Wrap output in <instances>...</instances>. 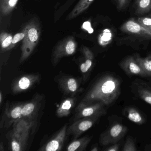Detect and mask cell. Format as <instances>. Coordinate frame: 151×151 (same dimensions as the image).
I'll list each match as a JSON object with an SVG mask.
<instances>
[{
	"mask_svg": "<svg viewBox=\"0 0 151 151\" xmlns=\"http://www.w3.org/2000/svg\"><path fill=\"white\" fill-rule=\"evenodd\" d=\"M120 92L119 79L111 75H106L95 82L81 101L87 103L101 102L105 106H108L118 98Z\"/></svg>",
	"mask_w": 151,
	"mask_h": 151,
	"instance_id": "cell-1",
	"label": "cell"
},
{
	"mask_svg": "<svg viewBox=\"0 0 151 151\" xmlns=\"http://www.w3.org/2000/svg\"><path fill=\"white\" fill-rule=\"evenodd\" d=\"M35 122L20 118L13 124L12 130L8 133L9 149L13 151H24L27 147L28 139Z\"/></svg>",
	"mask_w": 151,
	"mask_h": 151,
	"instance_id": "cell-2",
	"label": "cell"
},
{
	"mask_svg": "<svg viewBox=\"0 0 151 151\" xmlns=\"http://www.w3.org/2000/svg\"><path fill=\"white\" fill-rule=\"evenodd\" d=\"M23 29L25 36L21 47V63L27 60L33 52L39 41L41 33L40 24L36 18L30 21Z\"/></svg>",
	"mask_w": 151,
	"mask_h": 151,
	"instance_id": "cell-3",
	"label": "cell"
},
{
	"mask_svg": "<svg viewBox=\"0 0 151 151\" xmlns=\"http://www.w3.org/2000/svg\"><path fill=\"white\" fill-rule=\"evenodd\" d=\"M77 44L75 38L68 37L61 40L56 45L53 52L52 62L56 65L63 57L70 56L76 52Z\"/></svg>",
	"mask_w": 151,
	"mask_h": 151,
	"instance_id": "cell-4",
	"label": "cell"
},
{
	"mask_svg": "<svg viewBox=\"0 0 151 151\" xmlns=\"http://www.w3.org/2000/svg\"><path fill=\"white\" fill-rule=\"evenodd\" d=\"M105 106L101 102L87 103L81 101L76 109L74 121L84 117H100L106 112Z\"/></svg>",
	"mask_w": 151,
	"mask_h": 151,
	"instance_id": "cell-5",
	"label": "cell"
},
{
	"mask_svg": "<svg viewBox=\"0 0 151 151\" xmlns=\"http://www.w3.org/2000/svg\"><path fill=\"white\" fill-rule=\"evenodd\" d=\"M127 131V127L124 125L116 124L100 135V144L103 146L115 144L124 136Z\"/></svg>",
	"mask_w": 151,
	"mask_h": 151,
	"instance_id": "cell-6",
	"label": "cell"
},
{
	"mask_svg": "<svg viewBox=\"0 0 151 151\" xmlns=\"http://www.w3.org/2000/svg\"><path fill=\"white\" fill-rule=\"evenodd\" d=\"M99 118V116L84 117L76 120L68 128L67 134L71 135L75 139L78 138L91 128Z\"/></svg>",
	"mask_w": 151,
	"mask_h": 151,
	"instance_id": "cell-7",
	"label": "cell"
},
{
	"mask_svg": "<svg viewBox=\"0 0 151 151\" xmlns=\"http://www.w3.org/2000/svg\"><path fill=\"white\" fill-rule=\"evenodd\" d=\"M42 100L43 96L37 94L30 101L24 103L21 118L30 122H35L34 120L37 116L38 113L41 107Z\"/></svg>",
	"mask_w": 151,
	"mask_h": 151,
	"instance_id": "cell-8",
	"label": "cell"
},
{
	"mask_svg": "<svg viewBox=\"0 0 151 151\" xmlns=\"http://www.w3.org/2000/svg\"><path fill=\"white\" fill-rule=\"evenodd\" d=\"M81 79L70 76H64L59 79V85L63 93L71 97L81 91Z\"/></svg>",
	"mask_w": 151,
	"mask_h": 151,
	"instance_id": "cell-9",
	"label": "cell"
},
{
	"mask_svg": "<svg viewBox=\"0 0 151 151\" xmlns=\"http://www.w3.org/2000/svg\"><path fill=\"white\" fill-rule=\"evenodd\" d=\"M120 29L124 33L151 40V32L145 29L134 18L129 19L124 23L121 26Z\"/></svg>",
	"mask_w": 151,
	"mask_h": 151,
	"instance_id": "cell-10",
	"label": "cell"
},
{
	"mask_svg": "<svg viewBox=\"0 0 151 151\" xmlns=\"http://www.w3.org/2000/svg\"><path fill=\"white\" fill-rule=\"evenodd\" d=\"M68 126L64 125L45 145L39 149L40 151H59L61 150L68 135Z\"/></svg>",
	"mask_w": 151,
	"mask_h": 151,
	"instance_id": "cell-11",
	"label": "cell"
},
{
	"mask_svg": "<svg viewBox=\"0 0 151 151\" xmlns=\"http://www.w3.org/2000/svg\"><path fill=\"white\" fill-rule=\"evenodd\" d=\"M39 75L30 74L22 76L17 78L12 85L13 93H17L25 91L32 87L40 80Z\"/></svg>",
	"mask_w": 151,
	"mask_h": 151,
	"instance_id": "cell-12",
	"label": "cell"
},
{
	"mask_svg": "<svg viewBox=\"0 0 151 151\" xmlns=\"http://www.w3.org/2000/svg\"><path fill=\"white\" fill-rule=\"evenodd\" d=\"M24 103L14 105L12 107H6L4 116V127L9 128L22 117V108Z\"/></svg>",
	"mask_w": 151,
	"mask_h": 151,
	"instance_id": "cell-13",
	"label": "cell"
},
{
	"mask_svg": "<svg viewBox=\"0 0 151 151\" xmlns=\"http://www.w3.org/2000/svg\"><path fill=\"white\" fill-rule=\"evenodd\" d=\"M120 65L122 69L129 75H138L142 76H147L134 57L130 56L127 57L121 62Z\"/></svg>",
	"mask_w": 151,
	"mask_h": 151,
	"instance_id": "cell-14",
	"label": "cell"
},
{
	"mask_svg": "<svg viewBox=\"0 0 151 151\" xmlns=\"http://www.w3.org/2000/svg\"><path fill=\"white\" fill-rule=\"evenodd\" d=\"M82 52L83 55L84 61L80 64V69L84 76V81H85L92 68L94 55L92 51L86 47H82Z\"/></svg>",
	"mask_w": 151,
	"mask_h": 151,
	"instance_id": "cell-15",
	"label": "cell"
},
{
	"mask_svg": "<svg viewBox=\"0 0 151 151\" xmlns=\"http://www.w3.org/2000/svg\"><path fill=\"white\" fill-rule=\"evenodd\" d=\"M76 102V98L70 96L64 99L56 110V116L59 117L68 116L71 112Z\"/></svg>",
	"mask_w": 151,
	"mask_h": 151,
	"instance_id": "cell-16",
	"label": "cell"
},
{
	"mask_svg": "<svg viewBox=\"0 0 151 151\" xmlns=\"http://www.w3.org/2000/svg\"><path fill=\"white\" fill-rule=\"evenodd\" d=\"M92 136H86L74 139L67 146L68 151H85L91 140Z\"/></svg>",
	"mask_w": 151,
	"mask_h": 151,
	"instance_id": "cell-17",
	"label": "cell"
},
{
	"mask_svg": "<svg viewBox=\"0 0 151 151\" xmlns=\"http://www.w3.org/2000/svg\"><path fill=\"white\" fill-rule=\"evenodd\" d=\"M94 0H80L67 18V20L74 19L83 13L90 6Z\"/></svg>",
	"mask_w": 151,
	"mask_h": 151,
	"instance_id": "cell-18",
	"label": "cell"
},
{
	"mask_svg": "<svg viewBox=\"0 0 151 151\" xmlns=\"http://www.w3.org/2000/svg\"><path fill=\"white\" fill-rule=\"evenodd\" d=\"M18 2V0H0V11L6 16L12 13Z\"/></svg>",
	"mask_w": 151,
	"mask_h": 151,
	"instance_id": "cell-19",
	"label": "cell"
},
{
	"mask_svg": "<svg viewBox=\"0 0 151 151\" xmlns=\"http://www.w3.org/2000/svg\"><path fill=\"white\" fill-rule=\"evenodd\" d=\"M125 113L127 118L131 122L139 124H143L145 123V119L136 109L128 108L125 109Z\"/></svg>",
	"mask_w": 151,
	"mask_h": 151,
	"instance_id": "cell-20",
	"label": "cell"
},
{
	"mask_svg": "<svg viewBox=\"0 0 151 151\" xmlns=\"http://www.w3.org/2000/svg\"><path fill=\"white\" fill-rule=\"evenodd\" d=\"M135 9L139 14H146L151 10V0H136Z\"/></svg>",
	"mask_w": 151,
	"mask_h": 151,
	"instance_id": "cell-21",
	"label": "cell"
},
{
	"mask_svg": "<svg viewBox=\"0 0 151 151\" xmlns=\"http://www.w3.org/2000/svg\"><path fill=\"white\" fill-rule=\"evenodd\" d=\"M134 57L146 75L151 76V55L145 58H141L139 56Z\"/></svg>",
	"mask_w": 151,
	"mask_h": 151,
	"instance_id": "cell-22",
	"label": "cell"
},
{
	"mask_svg": "<svg viewBox=\"0 0 151 151\" xmlns=\"http://www.w3.org/2000/svg\"><path fill=\"white\" fill-rule=\"evenodd\" d=\"M13 36L6 32H2L0 35V43L1 45V52H4L9 51L12 44Z\"/></svg>",
	"mask_w": 151,
	"mask_h": 151,
	"instance_id": "cell-23",
	"label": "cell"
},
{
	"mask_svg": "<svg viewBox=\"0 0 151 151\" xmlns=\"http://www.w3.org/2000/svg\"><path fill=\"white\" fill-rule=\"evenodd\" d=\"M113 37V33L111 30L106 29L99 36V44L102 47L106 46L112 42Z\"/></svg>",
	"mask_w": 151,
	"mask_h": 151,
	"instance_id": "cell-24",
	"label": "cell"
},
{
	"mask_svg": "<svg viewBox=\"0 0 151 151\" xmlns=\"http://www.w3.org/2000/svg\"><path fill=\"white\" fill-rule=\"evenodd\" d=\"M138 92L141 99L151 105V92L145 89H139Z\"/></svg>",
	"mask_w": 151,
	"mask_h": 151,
	"instance_id": "cell-25",
	"label": "cell"
},
{
	"mask_svg": "<svg viewBox=\"0 0 151 151\" xmlns=\"http://www.w3.org/2000/svg\"><path fill=\"white\" fill-rule=\"evenodd\" d=\"M137 21L145 29L151 33V17H139Z\"/></svg>",
	"mask_w": 151,
	"mask_h": 151,
	"instance_id": "cell-26",
	"label": "cell"
},
{
	"mask_svg": "<svg viewBox=\"0 0 151 151\" xmlns=\"http://www.w3.org/2000/svg\"><path fill=\"white\" fill-rule=\"evenodd\" d=\"M25 36V32L24 29H23L22 32H19V33H17V34L15 35L13 37L12 44H11L9 50H10V49L14 48L18 42H20L21 40H23Z\"/></svg>",
	"mask_w": 151,
	"mask_h": 151,
	"instance_id": "cell-27",
	"label": "cell"
},
{
	"mask_svg": "<svg viewBox=\"0 0 151 151\" xmlns=\"http://www.w3.org/2000/svg\"><path fill=\"white\" fill-rule=\"evenodd\" d=\"M123 151H136L137 147L133 140L131 138L129 137L126 140L122 149Z\"/></svg>",
	"mask_w": 151,
	"mask_h": 151,
	"instance_id": "cell-28",
	"label": "cell"
},
{
	"mask_svg": "<svg viewBox=\"0 0 151 151\" xmlns=\"http://www.w3.org/2000/svg\"><path fill=\"white\" fill-rule=\"evenodd\" d=\"M118 10H121L125 8L129 2V0H116Z\"/></svg>",
	"mask_w": 151,
	"mask_h": 151,
	"instance_id": "cell-29",
	"label": "cell"
},
{
	"mask_svg": "<svg viewBox=\"0 0 151 151\" xmlns=\"http://www.w3.org/2000/svg\"><path fill=\"white\" fill-rule=\"evenodd\" d=\"M120 144H114V145L108 147L106 149H105L107 151H117L119 150Z\"/></svg>",
	"mask_w": 151,
	"mask_h": 151,
	"instance_id": "cell-30",
	"label": "cell"
},
{
	"mask_svg": "<svg viewBox=\"0 0 151 151\" xmlns=\"http://www.w3.org/2000/svg\"><path fill=\"white\" fill-rule=\"evenodd\" d=\"M0 150L1 151H4V145H3V142L1 141L0 143Z\"/></svg>",
	"mask_w": 151,
	"mask_h": 151,
	"instance_id": "cell-31",
	"label": "cell"
},
{
	"mask_svg": "<svg viewBox=\"0 0 151 151\" xmlns=\"http://www.w3.org/2000/svg\"><path fill=\"white\" fill-rule=\"evenodd\" d=\"M91 151H97L99 150V149H98V147H94L92 149H91Z\"/></svg>",
	"mask_w": 151,
	"mask_h": 151,
	"instance_id": "cell-32",
	"label": "cell"
},
{
	"mask_svg": "<svg viewBox=\"0 0 151 151\" xmlns=\"http://www.w3.org/2000/svg\"><path fill=\"white\" fill-rule=\"evenodd\" d=\"M2 93L1 92L0 93V102L1 103L2 102Z\"/></svg>",
	"mask_w": 151,
	"mask_h": 151,
	"instance_id": "cell-33",
	"label": "cell"
},
{
	"mask_svg": "<svg viewBox=\"0 0 151 151\" xmlns=\"http://www.w3.org/2000/svg\"><path fill=\"white\" fill-rule=\"evenodd\" d=\"M150 16L151 17V14H150Z\"/></svg>",
	"mask_w": 151,
	"mask_h": 151,
	"instance_id": "cell-34",
	"label": "cell"
}]
</instances>
